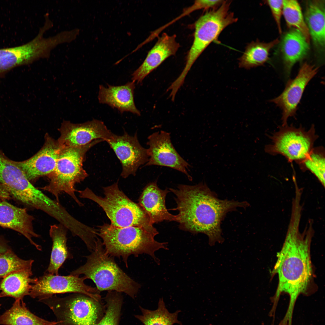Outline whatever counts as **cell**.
Here are the masks:
<instances>
[{"mask_svg": "<svg viewBox=\"0 0 325 325\" xmlns=\"http://www.w3.org/2000/svg\"><path fill=\"white\" fill-rule=\"evenodd\" d=\"M277 25L280 33L282 32L281 20L283 14V1L270 0L267 1Z\"/></svg>", "mask_w": 325, "mask_h": 325, "instance_id": "cell-33", "label": "cell"}, {"mask_svg": "<svg viewBox=\"0 0 325 325\" xmlns=\"http://www.w3.org/2000/svg\"><path fill=\"white\" fill-rule=\"evenodd\" d=\"M103 141L97 139L82 146L63 147L54 170L47 175L49 183L40 189L51 193L58 202L60 195L66 193L79 206H82L76 195L75 186L88 176L83 167L86 153L93 146Z\"/></svg>", "mask_w": 325, "mask_h": 325, "instance_id": "cell-6", "label": "cell"}, {"mask_svg": "<svg viewBox=\"0 0 325 325\" xmlns=\"http://www.w3.org/2000/svg\"><path fill=\"white\" fill-rule=\"evenodd\" d=\"M283 1V15L287 25L299 30L309 43V33L299 4L294 0Z\"/></svg>", "mask_w": 325, "mask_h": 325, "instance_id": "cell-29", "label": "cell"}, {"mask_svg": "<svg viewBox=\"0 0 325 325\" xmlns=\"http://www.w3.org/2000/svg\"><path fill=\"white\" fill-rule=\"evenodd\" d=\"M47 53L46 44L38 36L24 44L0 49V79L15 67L44 58Z\"/></svg>", "mask_w": 325, "mask_h": 325, "instance_id": "cell-16", "label": "cell"}, {"mask_svg": "<svg viewBox=\"0 0 325 325\" xmlns=\"http://www.w3.org/2000/svg\"><path fill=\"white\" fill-rule=\"evenodd\" d=\"M169 191L158 187L157 181L148 184L144 188L139 199V204L146 212L152 224L164 221H177V215L168 211L166 198Z\"/></svg>", "mask_w": 325, "mask_h": 325, "instance_id": "cell-19", "label": "cell"}, {"mask_svg": "<svg viewBox=\"0 0 325 325\" xmlns=\"http://www.w3.org/2000/svg\"><path fill=\"white\" fill-rule=\"evenodd\" d=\"M305 16L310 37L315 46L322 49L325 45L324 1H308Z\"/></svg>", "mask_w": 325, "mask_h": 325, "instance_id": "cell-24", "label": "cell"}, {"mask_svg": "<svg viewBox=\"0 0 325 325\" xmlns=\"http://www.w3.org/2000/svg\"><path fill=\"white\" fill-rule=\"evenodd\" d=\"M87 279L85 276L70 274L67 276L55 275L45 272L38 278L36 282L32 285L29 296L39 301L51 297L54 295L66 293L83 294L101 301L100 292L96 287L85 283Z\"/></svg>", "mask_w": 325, "mask_h": 325, "instance_id": "cell-10", "label": "cell"}, {"mask_svg": "<svg viewBox=\"0 0 325 325\" xmlns=\"http://www.w3.org/2000/svg\"><path fill=\"white\" fill-rule=\"evenodd\" d=\"M103 190L104 197L97 195L88 188L77 191L81 198L92 200L101 206L112 225L119 228L141 227L155 236L159 234L145 211L119 189L118 182L104 187Z\"/></svg>", "mask_w": 325, "mask_h": 325, "instance_id": "cell-5", "label": "cell"}, {"mask_svg": "<svg viewBox=\"0 0 325 325\" xmlns=\"http://www.w3.org/2000/svg\"><path fill=\"white\" fill-rule=\"evenodd\" d=\"M106 142L120 162L122 167L121 176L123 178L135 175L139 167L148 160L147 149L140 144L137 133L133 136L125 132L121 135L113 133Z\"/></svg>", "mask_w": 325, "mask_h": 325, "instance_id": "cell-13", "label": "cell"}, {"mask_svg": "<svg viewBox=\"0 0 325 325\" xmlns=\"http://www.w3.org/2000/svg\"><path fill=\"white\" fill-rule=\"evenodd\" d=\"M56 322L41 318L31 312L23 300H15L12 307L0 316V325H51Z\"/></svg>", "mask_w": 325, "mask_h": 325, "instance_id": "cell-25", "label": "cell"}, {"mask_svg": "<svg viewBox=\"0 0 325 325\" xmlns=\"http://www.w3.org/2000/svg\"><path fill=\"white\" fill-rule=\"evenodd\" d=\"M299 221L291 220L286 238L281 250L277 253V260L272 274H277L278 284L273 299L277 303L280 294L289 296L287 311L292 313L298 296L308 294L313 284V273L310 255L313 235L311 226L302 234L299 231Z\"/></svg>", "mask_w": 325, "mask_h": 325, "instance_id": "cell-2", "label": "cell"}, {"mask_svg": "<svg viewBox=\"0 0 325 325\" xmlns=\"http://www.w3.org/2000/svg\"><path fill=\"white\" fill-rule=\"evenodd\" d=\"M314 125L307 131L300 126L296 128L282 125L271 137V142L265 151L272 155H281L290 162L299 164L307 156L318 138Z\"/></svg>", "mask_w": 325, "mask_h": 325, "instance_id": "cell-9", "label": "cell"}, {"mask_svg": "<svg viewBox=\"0 0 325 325\" xmlns=\"http://www.w3.org/2000/svg\"><path fill=\"white\" fill-rule=\"evenodd\" d=\"M231 1H225L218 8L207 11L194 24V39L188 52L182 72L178 78L181 82L192 66L207 46L217 39L226 27L236 22L237 19L229 11Z\"/></svg>", "mask_w": 325, "mask_h": 325, "instance_id": "cell-7", "label": "cell"}, {"mask_svg": "<svg viewBox=\"0 0 325 325\" xmlns=\"http://www.w3.org/2000/svg\"><path fill=\"white\" fill-rule=\"evenodd\" d=\"M279 42L277 39L268 43L257 40L249 43L243 54L238 59L239 67L250 69L263 65L269 59L271 49Z\"/></svg>", "mask_w": 325, "mask_h": 325, "instance_id": "cell-26", "label": "cell"}, {"mask_svg": "<svg viewBox=\"0 0 325 325\" xmlns=\"http://www.w3.org/2000/svg\"><path fill=\"white\" fill-rule=\"evenodd\" d=\"M73 293L63 298L54 295L41 301L49 306L63 325H95L104 314L105 305L85 295Z\"/></svg>", "mask_w": 325, "mask_h": 325, "instance_id": "cell-8", "label": "cell"}, {"mask_svg": "<svg viewBox=\"0 0 325 325\" xmlns=\"http://www.w3.org/2000/svg\"><path fill=\"white\" fill-rule=\"evenodd\" d=\"M10 249H11L5 241L0 239V255Z\"/></svg>", "mask_w": 325, "mask_h": 325, "instance_id": "cell-35", "label": "cell"}, {"mask_svg": "<svg viewBox=\"0 0 325 325\" xmlns=\"http://www.w3.org/2000/svg\"><path fill=\"white\" fill-rule=\"evenodd\" d=\"M141 314L135 315V317L144 325H173L177 323L182 325L178 319V314L181 311L174 313L169 312L166 308L162 298L159 299L157 308L151 310L139 306Z\"/></svg>", "mask_w": 325, "mask_h": 325, "instance_id": "cell-28", "label": "cell"}, {"mask_svg": "<svg viewBox=\"0 0 325 325\" xmlns=\"http://www.w3.org/2000/svg\"><path fill=\"white\" fill-rule=\"evenodd\" d=\"M303 171H308L325 186V150L322 147L313 148L307 156L298 164Z\"/></svg>", "mask_w": 325, "mask_h": 325, "instance_id": "cell-30", "label": "cell"}, {"mask_svg": "<svg viewBox=\"0 0 325 325\" xmlns=\"http://www.w3.org/2000/svg\"><path fill=\"white\" fill-rule=\"evenodd\" d=\"M122 293L108 291L105 297L104 314L95 325H119L123 302Z\"/></svg>", "mask_w": 325, "mask_h": 325, "instance_id": "cell-31", "label": "cell"}, {"mask_svg": "<svg viewBox=\"0 0 325 325\" xmlns=\"http://www.w3.org/2000/svg\"><path fill=\"white\" fill-rule=\"evenodd\" d=\"M147 149L148 160L145 166H158L171 168L185 175L192 181L187 172L190 166L176 150L170 133L163 131L154 132L148 138Z\"/></svg>", "mask_w": 325, "mask_h": 325, "instance_id": "cell-12", "label": "cell"}, {"mask_svg": "<svg viewBox=\"0 0 325 325\" xmlns=\"http://www.w3.org/2000/svg\"><path fill=\"white\" fill-rule=\"evenodd\" d=\"M176 35L163 33L149 51L144 62L132 75V81L138 83L169 57L175 55L180 46Z\"/></svg>", "mask_w": 325, "mask_h": 325, "instance_id": "cell-17", "label": "cell"}, {"mask_svg": "<svg viewBox=\"0 0 325 325\" xmlns=\"http://www.w3.org/2000/svg\"><path fill=\"white\" fill-rule=\"evenodd\" d=\"M32 267L15 271L8 274L0 281L1 297H10L15 300H23L29 294L32 285L38 278H32Z\"/></svg>", "mask_w": 325, "mask_h": 325, "instance_id": "cell-22", "label": "cell"}, {"mask_svg": "<svg viewBox=\"0 0 325 325\" xmlns=\"http://www.w3.org/2000/svg\"><path fill=\"white\" fill-rule=\"evenodd\" d=\"M224 0H202L195 1L190 6L186 8L187 11L189 13L197 10L201 9L212 10L218 8L224 2Z\"/></svg>", "mask_w": 325, "mask_h": 325, "instance_id": "cell-34", "label": "cell"}, {"mask_svg": "<svg viewBox=\"0 0 325 325\" xmlns=\"http://www.w3.org/2000/svg\"><path fill=\"white\" fill-rule=\"evenodd\" d=\"M318 67L305 62L294 79L288 80L282 93L271 100L282 110V125L286 124L288 118L294 116L304 91L309 82L317 73Z\"/></svg>", "mask_w": 325, "mask_h": 325, "instance_id": "cell-11", "label": "cell"}, {"mask_svg": "<svg viewBox=\"0 0 325 325\" xmlns=\"http://www.w3.org/2000/svg\"><path fill=\"white\" fill-rule=\"evenodd\" d=\"M45 139L42 147L33 156L23 161L13 160L31 182L41 176L48 175L54 170L63 147L57 140L48 134L45 135Z\"/></svg>", "mask_w": 325, "mask_h": 325, "instance_id": "cell-15", "label": "cell"}, {"mask_svg": "<svg viewBox=\"0 0 325 325\" xmlns=\"http://www.w3.org/2000/svg\"><path fill=\"white\" fill-rule=\"evenodd\" d=\"M262 325H264V324H263V323H262ZM283 325V324H281V323H280V325Z\"/></svg>", "mask_w": 325, "mask_h": 325, "instance_id": "cell-37", "label": "cell"}, {"mask_svg": "<svg viewBox=\"0 0 325 325\" xmlns=\"http://www.w3.org/2000/svg\"><path fill=\"white\" fill-rule=\"evenodd\" d=\"M85 256V263L70 274H83L91 280L100 291L124 293L134 299L141 285L131 278L118 265L114 257L106 252L101 240L98 237L94 248Z\"/></svg>", "mask_w": 325, "mask_h": 325, "instance_id": "cell-4", "label": "cell"}, {"mask_svg": "<svg viewBox=\"0 0 325 325\" xmlns=\"http://www.w3.org/2000/svg\"><path fill=\"white\" fill-rule=\"evenodd\" d=\"M27 178L23 172L0 149V184L8 190L19 191Z\"/></svg>", "mask_w": 325, "mask_h": 325, "instance_id": "cell-27", "label": "cell"}, {"mask_svg": "<svg viewBox=\"0 0 325 325\" xmlns=\"http://www.w3.org/2000/svg\"><path fill=\"white\" fill-rule=\"evenodd\" d=\"M68 230L60 224L50 227L49 234L52 242L49 263L45 272L58 275L59 268L66 260L73 258L67 246Z\"/></svg>", "mask_w": 325, "mask_h": 325, "instance_id": "cell-23", "label": "cell"}, {"mask_svg": "<svg viewBox=\"0 0 325 325\" xmlns=\"http://www.w3.org/2000/svg\"><path fill=\"white\" fill-rule=\"evenodd\" d=\"M169 189L175 196L180 229L193 234H206L211 246L223 241L220 224L226 213L247 205L219 200L203 182L194 185L181 184L176 189Z\"/></svg>", "mask_w": 325, "mask_h": 325, "instance_id": "cell-1", "label": "cell"}, {"mask_svg": "<svg viewBox=\"0 0 325 325\" xmlns=\"http://www.w3.org/2000/svg\"><path fill=\"white\" fill-rule=\"evenodd\" d=\"M97 235L101 239L107 253L121 258L127 268L131 255L138 257L146 254L158 264L159 260L155 252L161 249H168L167 243L156 241L155 236L141 227L119 228L104 224L98 227Z\"/></svg>", "mask_w": 325, "mask_h": 325, "instance_id": "cell-3", "label": "cell"}, {"mask_svg": "<svg viewBox=\"0 0 325 325\" xmlns=\"http://www.w3.org/2000/svg\"><path fill=\"white\" fill-rule=\"evenodd\" d=\"M107 86L105 87L99 85L98 99L100 103L116 108L121 113L127 111L140 116L141 113L136 108L134 99L135 82H128L120 86L108 84Z\"/></svg>", "mask_w": 325, "mask_h": 325, "instance_id": "cell-20", "label": "cell"}, {"mask_svg": "<svg viewBox=\"0 0 325 325\" xmlns=\"http://www.w3.org/2000/svg\"><path fill=\"white\" fill-rule=\"evenodd\" d=\"M34 262L20 258L10 249L0 255V278L14 271L32 267Z\"/></svg>", "mask_w": 325, "mask_h": 325, "instance_id": "cell-32", "label": "cell"}, {"mask_svg": "<svg viewBox=\"0 0 325 325\" xmlns=\"http://www.w3.org/2000/svg\"><path fill=\"white\" fill-rule=\"evenodd\" d=\"M51 325H63L59 322H56Z\"/></svg>", "mask_w": 325, "mask_h": 325, "instance_id": "cell-36", "label": "cell"}, {"mask_svg": "<svg viewBox=\"0 0 325 325\" xmlns=\"http://www.w3.org/2000/svg\"><path fill=\"white\" fill-rule=\"evenodd\" d=\"M59 130L57 140L63 147L82 146L97 139L106 141L113 133L102 121L96 119L80 124L64 121Z\"/></svg>", "mask_w": 325, "mask_h": 325, "instance_id": "cell-14", "label": "cell"}, {"mask_svg": "<svg viewBox=\"0 0 325 325\" xmlns=\"http://www.w3.org/2000/svg\"><path fill=\"white\" fill-rule=\"evenodd\" d=\"M0 298H1V296H0Z\"/></svg>", "mask_w": 325, "mask_h": 325, "instance_id": "cell-38", "label": "cell"}, {"mask_svg": "<svg viewBox=\"0 0 325 325\" xmlns=\"http://www.w3.org/2000/svg\"><path fill=\"white\" fill-rule=\"evenodd\" d=\"M309 43L302 33L296 29L290 30L284 35L281 44V51L286 77L290 75L294 65L307 54Z\"/></svg>", "mask_w": 325, "mask_h": 325, "instance_id": "cell-21", "label": "cell"}, {"mask_svg": "<svg viewBox=\"0 0 325 325\" xmlns=\"http://www.w3.org/2000/svg\"><path fill=\"white\" fill-rule=\"evenodd\" d=\"M34 219L26 209L16 207L5 201H0V226L20 233L37 249L41 251V246L33 240L40 237L34 230Z\"/></svg>", "mask_w": 325, "mask_h": 325, "instance_id": "cell-18", "label": "cell"}]
</instances>
